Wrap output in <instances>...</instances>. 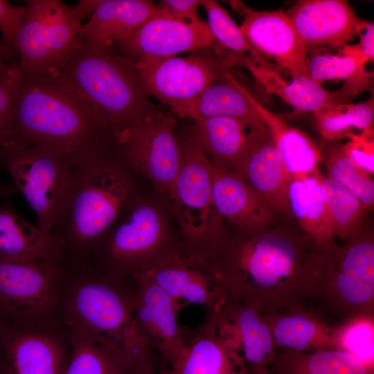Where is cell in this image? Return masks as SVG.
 I'll use <instances>...</instances> for the list:
<instances>
[{
  "instance_id": "obj_29",
  "label": "cell",
  "mask_w": 374,
  "mask_h": 374,
  "mask_svg": "<svg viewBox=\"0 0 374 374\" xmlns=\"http://www.w3.org/2000/svg\"><path fill=\"white\" fill-rule=\"evenodd\" d=\"M320 173L290 179L288 198L292 216L299 228L308 235L321 250L336 244L324 201Z\"/></svg>"
},
{
  "instance_id": "obj_7",
  "label": "cell",
  "mask_w": 374,
  "mask_h": 374,
  "mask_svg": "<svg viewBox=\"0 0 374 374\" xmlns=\"http://www.w3.org/2000/svg\"><path fill=\"white\" fill-rule=\"evenodd\" d=\"M75 157L44 143H15L0 161L36 214L37 226L51 234Z\"/></svg>"
},
{
  "instance_id": "obj_16",
  "label": "cell",
  "mask_w": 374,
  "mask_h": 374,
  "mask_svg": "<svg viewBox=\"0 0 374 374\" xmlns=\"http://www.w3.org/2000/svg\"><path fill=\"white\" fill-rule=\"evenodd\" d=\"M204 321L241 356L251 373L273 363L276 348L264 310L258 305L226 299L207 312Z\"/></svg>"
},
{
  "instance_id": "obj_38",
  "label": "cell",
  "mask_w": 374,
  "mask_h": 374,
  "mask_svg": "<svg viewBox=\"0 0 374 374\" xmlns=\"http://www.w3.org/2000/svg\"><path fill=\"white\" fill-rule=\"evenodd\" d=\"M328 177L334 179L353 194L367 208L374 203V182L371 175L360 170L344 153L342 145H332L326 150L321 159Z\"/></svg>"
},
{
  "instance_id": "obj_15",
  "label": "cell",
  "mask_w": 374,
  "mask_h": 374,
  "mask_svg": "<svg viewBox=\"0 0 374 374\" xmlns=\"http://www.w3.org/2000/svg\"><path fill=\"white\" fill-rule=\"evenodd\" d=\"M132 309L138 332L152 351L171 365L184 350L188 329L177 320L179 310L172 299L152 280L135 271Z\"/></svg>"
},
{
  "instance_id": "obj_31",
  "label": "cell",
  "mask_w": 374,
  "mask_h": 374,
  "mask_svg": "<svg viewBox=\"0 0 374 374\" xmlns=\"http://www.w3.org/2000/svg\"><path fill=\"white\" fill-rule=\"evenodd\" d=\"M192 138L212 161L233 170L242 157L248 143L249 127L230 117L212 116L195 120Z\"/></svg>"
},
{
  "instance_id": "obj_39",
  "label": "cell",
  "mask_w": 374,
  "mask_h": 374,
  "mask_svg": "<svg viewBox=\"0 0 374 374\" xmlns=\"http://www.w3.org/2000/svg\"><path fill=\"white\" fill-rule=\"evenodd\" d=\"M335 348L374 368V314L346 319L335 328Z\"/></svg>"
},
{
  "instance_id": "obj_25",
  "label": "cell",
  "mask_w": 374,
  "mask_h": 374,
  "mask_svg": "<svg viewBox=\"0 0 374 374\" xmlns=\"http://www.w3.org/2000/svg\"><path fill=\"white\" fill-rule=\"evenodd\" d=\"M165 374H251L241 356L204 321L188 329L184 352Z\"/></svg>"
},
{
  "instance_id": "obj_30",
  "label": "cell",
  "mask_w": 374,
  "mask_h": 374,
  "mask_svg": "<svg viewBox=\"0 0 374 374\" xmlns=\"http://www.w3.org/2000/svg\"><path fill=\"white\" fill-rule=\"evenodd\" d=\"M249 97L272 134L289 179L303 178L318 172L321 152L314 141L265 108L250 93Z\"/></svg>"
},
{
  "instance_id": "obj_4",
  "label": "cell",
  "mask_w": 374,
  "mask_h": 374,
  "mask_svg": "<svg viewBox=\"0 0 374 374\" xmlns=\"http://www.w3.org/2000/svg\"><path fill=\"white\" fill-rule=\"evenodd\" d=\"M55 74L101 112L114 136L134 123L163 113L148 99L134 62L112 48L79 43Z\"/></svg>"
},
{
  "instance_id": "obj_49",
  "label": "cell",
  "mask_w": 374,
  "mask_h": 374,
  "mask_svg": "<svg viewBox=\"0 0 374 374\" xmlns=\"http://www.w3.org/2000/svg\"><path fill=\"white\" fill-rule=\"evenodd\" d=\"M251 374H272V373L268 368H266V369L257 371L256 373H253Z\"/></svg>"
},
{
  "instance_id": "obj_12",
  "label": "cell",
  "mask_w": 374,
  "mask_h": 374,
  "mask_svg": "<svg viewBox=\"0 0 374 374\" xmlns=\"http://www.w3.org/2000/svg\"><path fill=\"white\" fill-rule=\"evenodd\" d=\"M175 120L162 114L134 123L114 136L115 150L124 163L146 176L171 197L181 159Z\"/></svg>"
},
{
  "instance_id": "obj_21",
  "label": "cell",
  "mask_w": 374,
  "mask_h": 374,
  "mask_svg": "<svg viewBox=\"0 0 374 374\" xmlns=\"http://www.w3.org/2000/svg\"><path fill=\"white\" fill-rule=\"evenodd\" d=\"M210 163L213 203L222 217L243 230L276 224L277 212L258 193L232 170Z\"/></svg>"
},
{
  "instance_id": "obj_17",
  "label": "cell",
  "mask_w": 374,
  "mask_h": 374,
  "mask_svg": "<svg viewBox=\"0 0 374 374\" xmlns=\"http://www.w3.org/2000/svg\"><path fill=\"white\" fill-rule=\"evenodd\" d=\"M109 266L108 276L122 280L166 246L165 231L157 211L146 204L130 208L127 215L114 224L102 239ZM101 239V240H102Z\"/></svg>"
},
{
  "instance_id": "obj_24",
  "label": "cell",
  "mask_w": 374,
  "mask_h": 374,
  "mask_svg": "<svg viewBox=\"0 0 374 374\" xmlns=\"http://www.w3.org/2000/svg\"><path fill=\"white\" fill-rule=\"evenodd\" d=\"M10 374H64L67 363L57 338L30 328L1 327Z\"/></svg>"
},
{
  "instance_id": "obj_47",
  "label": "cell",
  "mask_w": 374,
  "mask_h": 374,
  "mask_svg": "<svg viewBox=\"0 0 374 374\" xmlns=\"http://www.w3.org/2000/svg\"><path fill=\"white\" fill-rule=\"evenodd\" d=\"M0 374H10L4 349L0 341Z\"/></svg>"
},
{
  "instance_id": "obj_13",
  "label": "cell",
  "mask_w": 374,
  "mask_h": 374,
  "mask_svg": "<svg viewBox=\"0 0 374 374\" xmlns=\"http://www.w3.org/2000/svg\"><path fill=\"white\" fill-rule=\"evenodd\" d=\"M62 275L60 261H0V327L30 328L53 308Z\"/></svg>"
},
{
  "instance_id": "obj_32",
  "label": "cell",
  "mask_w": 374,
  "mask_h": 374,
  "mask_svg": "<svg viewBox=\"0 0 374 374\" xmlns=\"http://www.w3.org/2000/svg\"><path fill=\"white\" fill-rule=\"evenodd\" d=\"M272 374H374L371 368L337 348L313 352L277 349Z\"/></svg>"
},
{
  "instance_id": "obj_11",
  "label": "cell",
  "mask_w": 374,
  "mask_h": 374,
  "mask_svg": "<svg viewBox=\"0 0 374 374\" xmlns=\"http://www.w3.org/2000/svg\"><path fill=\"white\" fill-rule=\"evenodd\" d=\"M134 64L146 93L177 116L228 71L213 50L184 57L146 58Z\"/></svg>"
},
{
  "instance_id": "obj_5",
  "label": "cell",
  "mask_w": 374,
  "mask_h": 374,
  "mask_svg": "<svg viewBox=\"0 0 374 374\" xmlns=\"http://www.w3.org/2000/svg\"><path fill=\"white\" fill-rule=\"evenodd\" d=\"M109 276L78 285L68 305L75 330L112 353L132 374L151 366L153 351L141 339L132 314V292Z\"/></svg>"
},
{
  "instance_id": "obj_37",
  "label": "cell",
  "mask_w": 374,
  "mask_h": 374,
  "mask_svg": "<svg viewBox=\"0 0 374 374\" xmlns=\"http://www.w3.org/2000/svg\"><path fill=\"white\" fill-rule=\"evenodd\" d=\"M199 4L207 13V24L217 46L232 53L249 57L259 64L274 69L251 45L240 27L217 1L201 0Z\"/></svg>"
},
{
  "instance_id": "obj_14",
  "label": "cell",
  "mask_w": 374,
  "mask_h": 374,
  "mask_svg": "<svg viewBox=\"0 0 374 374\" xmlns=\"http://www.w3.org/2000/svg\"><path fill=\"white\" fill-rule=\"evenodd\" d=\"M114 46L121 55L136 62L214 50L217 44L206 22L178 20L161 2L154 15Z\"/></svg>"
},
{
  "instance_id": "obj_8",
  "label": "cell",
  "mask_w": 374,
  "mask_h": 374,
  "mask_svg": "<svg viewBox=\"0 0 374 374\" xmlns=\"http://www.w3.org/2000/svg\"><path fill=\"white\" fill-rule=\"evenodd\" d=\"M26 13L13 44L21 74L53 75L79 44L82 18L59 0L26 1Z\"/></svg>"
},
{
  "instance_id": "obj_45",
  "label": "cell",
  "mask_w": 374,
  "mask_h": 374,
  "mask_svg": "<svg viewBox=\"0 0 374 374\" xmlns=\"http://www.w3.org/2000/svg\"><path fill=\"white\" fill-rule=\"evenodd\" d=\"M17 192H19L18 189L13 183L6 184L0 182V199L10 197Z\"/></svg>"
},
{
  "instance_id": "obj_48",
  "label": "cell",
  "mask_w": 374,
  "mask_h": 374,
  "mask_svg": "<svg viewBox=\"0 0 374 374\" xmlns=\"http://www.w3.org/2000/svg\"><path fill=\"white\" fill-rule=\"evenodd\" d=\"M135 374H165V373L163 372L161 373H157L153 371L152 367H150V368L142 369Z\"/></svg>"
},
{
  "instance_id": "obj_3",
  "label": "cell",
  "mask_w": 374,
  "mask_h": 374,
  "mask_svg": "<svg viewBox=\"0 0 374 374\" xmlns=\"http://www.w3.org/2000/svg\"><path fill=\"white\" fill-rule=\"evenodd\" d=\"M114 152L89 150L76 157L51 232L62 244L63 254L69 248L91 251L130 202V179Z\"/></svg>"
},
{
  "instance_id": "obj_43",
  "label": "cell",
  "mask_w": 374,
  "mask_h": 374,
  "mask_svg": "<svg viewBox=\"0 0 374 374\" xmlns=\"http://www.w3.org/2000/svg\"><path fill=\"white\" fill-rule=\"evenodd\" d=\"M170 14L175 19L188 22L197 23L202 21L198 17L197 0H166L162 1Z\"/></svg>"
},
{
  "instance_id": "obj_28",
  "label": "cell",
  "mask_w": 374,
  "mask_h": 374,
  "mask_svg": "<svg viewBox=\"0 0 374 374\" xmlns=\"http://www.w3.org/2000/svg\"><path fill=\"white\" fill-rule=\"evenodd\" d=\"M249 91L228 71L225 76L208 86L179 116L197 120L226 116L244 122L251 130L267 127L251 103Z\"/></svg>"
},
{
  "instance_id": "obj_27",
  "label": "cell",
  "mask_w": 374,
  "mask_h": 374,
  "mask_svg": "<svg viewBox=\"0 0 374 374\" xmlns=\"http://www.w3.org/2000/svg\"><path fill=\"white\" fill-rule=\"evenodd\" d=\"M62 254V244L53 235L26 220L11 205L0 206V261L56 262Z\"/></svg>"
},
{
  "instance_id": "obj_33",
  "label": "cell",
  "mask_w": 374,
  "mask_h": 374,
  "mask_svg": "<svg viewBox=\"0 0 374 374\" xmlns=\"http://www.w3.org/2000/svg\"><path fill=\"white\" fill-rule=\"evenodd\" d=\"M317 132L328 141L373 136L374 99L336 104L313 113Z\"/></svg>"
},
{
  "instance_id": "obj_50",
  "label": "cell",
  "mask_w": 374,
  "mask_h": 374,
  "mask_svg": "<svg viewBox=\"0 0 374 374\" xmlns=\"http://www.w3.org/2000/svg\"><path fill=\"white\" fill-rule=\"evenodd\" d=\"M0 332H1V327H0Z\"/></svg>"
},
{
  "instance_id": "obj_42",
  "label": "cell",
  "mask_w": 374,
  "mask_h": 374,
  "mask_svg": "<svg viewBox=\"0 0 374 374\" xmlns=\"http://www.w3.org/2000/svg\"><path fill=\"white\" fill-rule=\"evenodd\" d=\"M346 155L360 170L369 175L374 173L373 136H357L342 145Z\"/></svg>"
},
{
  "instance_id": "obj_34",
  "label": "cell",
  "mask_w": 374,
  "mask_h": 374,
  "mask_svg": "<svg viewBox=\"0 0 374 374\" xmlns=\"http://www.w3.org/2000/svg\"><path fill=\"white\" fill-rule=\"evenodd\" d=\"M319 179L334 236L344 241L362 225L367 207L334 179L321 174Z\"/></svg>"
},
{
  "instance_id": "obj_18",
  "label": "cell",
  "mask_w": 374,
  "mask_h": 374,
  "mask_svg": "<svg viewBox=\"0 0 374 374\" xmlns=\"http://www.w3.org/2000/svg\"><path fill=\"white\" fill-rule=\"evenodd\" d=\"M231 5L243 15L240 28L258 53L291 73L309 77L308 48L285 12L257 11L240 1Z\"/></svg>"
},
{
  "instance_id": "obj_2",
  "label": "cell",
  "mask_w": 374,
  "mask_h": 374,
  "mask_svg": "<svg viewBox=\"0 0 374 374\" xmlns=\"http://www.w3.org/2000/svg\"><path fill=\"white\" fill-rule=\"evenodd\" d=\"M35 143L55 146L75 158L114 146L104 116L57 75L21 74L8 145Z\"/></svg>"
},
{
  "instance_id": "obj_9",
  "label": "cell",
  "mask_w": 374,
  "mask_h": 374,
  "mask_svg": "<svg viewBox=\"0 0 374 374\" xmlns=\"http://www.w3.org/2000/svg\"><path fill=\"white\" fill-rule=\"evenodd\" d=\"M135 271L160 287L179 311L189 305H200L210 312L226 299L215 255L192 247L167 246Z\"/></svg>"
},
{
  "instance_id": "obj_10",
  "label": "cell",
  "mask_w": 374,
  "mask_h": 374,
  "mask_svg": "<svg viewBox=\"0 0 374 374\" xmlns=\"http://www.w3.org/2000/svg\"><path fill=\"white\" fill-rule=\"evenodd\" d=\"M181 159L170 199L184 233L195 249L213 251L221 242L222 217L214 206L210 160L193 138L181 144Z\"/></svg>"
},
{
  "instance_id": "obj_20",
  "label": "cell",
  "mask_w": 374,
  "mask_h": 374,
  "mask_svg": "<svg viewBox=\"0 0 374 374\" xmlns=\"http://www.w3.org/2000/svg\"><path fill=\"white\" fill-rule=\"evenodd\" d=\"M232 171L277 213L292 216L288 198L289 176L268 127L250 130L247 149Z\"/></svg>"
},
{
  "instance_id": "obj_36",
  "label": "cell",
  "mask_w": 374,
  "mask_h": 374,
  "mask_svg": "<svg viewBox=\"0 0 374 374\" xmlns=\"http://www.w3.org/2000/svg\"><path fill=\"white\" fill-rule=\"evenodd\" d=\"M309 77L322 84L328 80H344V85L357 94L371 89L373 73H368L353 59L345 55L315 54L309 57Z\"/></svg>"
},
{
  "instance_id": "obj_1",
  "label": "cell",
  "mask_w": 374,
  "mask_h": 374,
  "mask_svg": "<svg viewBox=\"0 0 374 374\" xmlns=\"http://www.w3.org/2000/svg\"><path fill=\"white\" fill-rule=\"evenodd\" d=\"M222 240L215 256L226 299L264 311L314 305L321 251L299 227L274 224Z\"/></svg>"
},
{
  "instance_id": "obj_19",
  "label": "cell",
  "mask_w": 374,
  "mask_h": 374,
  "mask_svg": "<svg viewBox=\"0 0 374 374\" xmlns=\"http://www.w3.org/2000/svg\"><path fill=\"white\" fill-rule=\"evenodd\" d=\"M285 13L307 48L344 46L367 23L346 0H299Z\"/></svg>"
},
{
  "instance_id": "obj_22",
  "label": "cell",
  "mask_w": 374,
  "mask_h": 374,
  "mask_svg": "<svg viewBox=\"0 0 374 374\" xmlns=\"http://www.w3.org/2000/svg\"><path fill=\"white\" fill-rule=\"evenodd\" d=\"M231 66H243L268 92L275 94L298 112L312 113L336 104L347 103L357 94L343 87L335 91H326L310 77L291 73L292 78H283L276 70L256 62L249 57L233 54Z\"/></svg>"
},
{
  "instance_id": "obj_23",
  "label": "cell",
  "mask_w": 374,
  "mask_h": 374,
  "mask_svg": "<svg viewBox=\"0 0 374 374\" xmlns=\"http://www.w3.org/2000/svg\"><path fill=\"white\" fill-rule=\"evenodd\" d=\"M277 349L313 352L335 348V327L314 305H300L264 311Z\"/></svg>"
},
{
  "instance_id": "obj_6",
  "label": "cell",
  "mask_w": 374,
  "mask_h": 374,
  "mask_svg": "<svg viewBox=\"0 0 374 374\" xmlns=\"http://www.w3.org/2000/svg\"><path fill=\"white\" fill-rule=\"evenodd\" d=\"M343 242L321 250V270L314 301L341 321L374 312L373 233L361 225Z\"/></svg>"
},
{
  "instance_id": "obj_40",
  "label": "cell",
  "mask_w": 374,
  "mask_h": 374,
  "mask_svg": "<svg viewBox=\"0 0 374 374\" xmlns=\"http://www.w3.org/2000/svg\"><path fill=\"white\" fill-rule=\"evenodd\" d=\"M21 79L18 63L0 74V157L10 143L16 95Z\"/></svg>"
},
{
  "instance_id": "obj_35",
  "label": "cell",
  "mask_w": 374,
  "mask_h": 374,
  "mask_svg": "<svg viewBox=\"0 0 374 374\" xmlns=\"http://www.w3.org/2000/svg\"><path fill=\"white\" fill-rule=\"evenodd\" d=\"M71 353L64 374H132L112 353L71 330Z\"/></svg>"
},
{
  "instance_id": "obj_26",
  "label": "cell",
  "mask_w": 374,
  "mask_h": 374,
  "mask_svg": "<svg viewBox=\"0 0 374 374\" xmlns=\"http://www.w3.org/2000/svg\"><path fill=\"white\" fill-rule=\"evenodd\" d=\"M147 0H102L91 19L82 25L79 43L91 48H113L157 11Z\"/></svg>"
},
{
  "instance_id": "obj_46",
  "label": "cell",
  "mask_w": 374,
  "mask_h": 374,
  "mask_svg": "<svg viewBox=\"0 0 374 374\" xmlns=\"http://www.w3.org/2000/svg\"><path fill=\"white\" fill-rule=\"evenodd\" d=\"M10 57L9 54L0 44V74L4 73L10 69L12 64L7 63V60Z\"/></svg>"
},
{
  "instance_id": "obj_41",
  "label": "cell",
  "mask_w": 374,
  "mask_h": 374,
  "mask_svg": "<svg viewBox=\"0 0 374 374\" xmlns=\"http://www.w3.org/2000/svg\"><path fill=\"white\" fill-rule=\"evenodd\" d=\"M26 13V7L13 6L6 0H0V44L10 56L13 44L19 33Z\"/></svg>"
},
{
  "instance_id": "obj_44",
  "label": "cell",
  "mask_w": 374,
  "mask_h": 374,
  "mask_svg": "<svg viewBox=\"0 0 374 374\" xmlns=\"http://www.w3.org/2000/svg\"><path fill=\"white\" fill-rule=\"evenodd\" d=\"M360 37L359 43L357 46L362 51L364 55L369 61L374 59V25L373 23L368 22L358 35Z\"/></svg>"
}]
</instances>
